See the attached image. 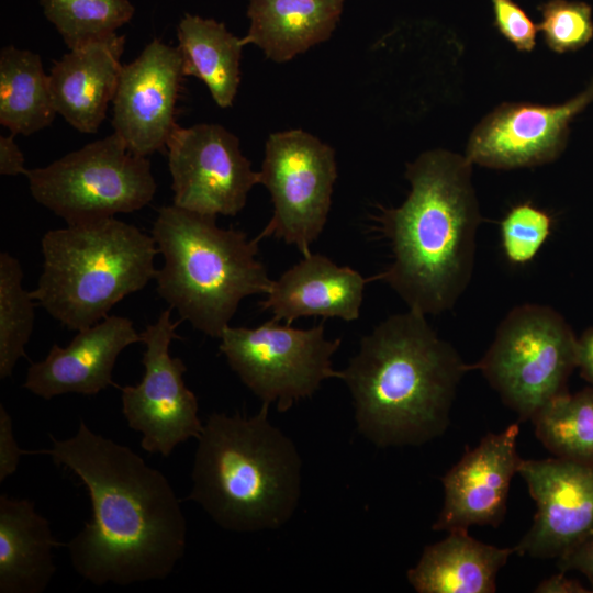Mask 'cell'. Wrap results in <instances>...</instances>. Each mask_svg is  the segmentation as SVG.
Segmentation results:
<instances>
[{
	"label": "cell",
	"mask_w": 593,
	"mask_h": 593,
	"mask_svg": "<svg viewBox=\"0 0 593 593\" xmlns=\"http://www.w3.org/2000/svg\"><path fill=\"white\" fill-rule=\"evenodd\" d=\"M593 101V81L558 105L503 103L473 130L466 148L471 164L494 169L533 167L563 150L569 124Z\"/></svg>",
	"instance_id": "cell-15"
},
{
	"label": "cell",
	"mask_w": 593,
	"mask_h": 593,
	"mask_svg": "<svg viewBox=\"0 0 593 593\" xmlns=\"http://www.w3.org/2000/svg\"><path fill=\"white\" fill-rule=\"evenodd\" d=\"M174 204L205 215L235 216L259 183L238 138L217 124L174 130L168 144Z\"/></svg>",
	"instance_id": "cell-12"
},
{
	"label": "cell",
	"mask_w": 593,
	"mask_h": 593,
	"mask_svg": "<svg viewBox=\"0 0 593 593\" xmlns=\"http://www.w3.org/2000/svg\"><path fill=\"white\" fill-rule=\"evenodd\" d=\"M43 271L32 298L70 331L108 316L125 296L155 278L159 253L153 236L108 217L46 232L41 239Z\"/></svg>",
	"instance_id": "cell-6"
},
{
	"label": "cell",
	"mask_w": 593,
	"mask_h": 593,
	"mask_svg": "<svg viewBox=\"0 0 593 593\" xmlns=\"http://www.w3.org/2000/svg\"><path fill=\"white\" fill-rule=\"evenodd\" d=\"M530 421L537 438L555 457L593 466V387L562 392Z\"/></svg>",
	"instance_id": "cell-25"
},
{
	"label": "cell",
	"mask_w": 593,
	"mask_h": 593,
	"mask_svg": "<svg viewBox=\"0 0 593 593\" xmlns=\"http://www.w3.org/2000/svg\"><path fill=\"white\" fill-rule=\"evenodd\" d=\"M514 547L481 542L468 530H452L443 540L424 548L407 580L418 593H493L496 575Z\"/></svg>",
	"instance_id": "cell-20"
},
{
	"label": "cell",
	"mask_w": 593,
	"mask_h": 593,
	"mask_svg": "<svg viewBox=\"0 0 593 593\" xmlns=\"http://www.w3.org/2000/svg\"><path fill=\"white\" fill-rule=\"evenodd\" d=\"M59 545L33 501L0 496V593L44 592L56 572L52 550Z\"/></svg>",
	"instance_id": "cell-21"
},
{
	"label": "cell",
	"mask_w": 593,
	"mask_h": 593,
	"mask_svg": "<svg viewBox=\"0 0 593 593\" xmlns=\"http://www.w3.org/2000/svg\"><path fill=\"white\" fill-rule=\"evenodd\" d=\"M471 366L426 315L409 310L379 323L339 371L358 432L378 447L419 446L441 436Z\"/></svg>",
	"instance_id": "cell-3"
},
{
	"label": "cell",
	"mask_w": 593,
	"mask_h": 593,
	"mask_svg": "<svg viewBox=\"0 0 593 593\" xmlns=\"http://www.w3.org/2000/svg\"><path fill=\"white\" fill-rule=\"evenodd\" d=\"M517 474L537 511L515 553L559 559L593 534V466L557 457L522 459Z\"/></svg>",
	"instance_id": "cell-13"
},
{
	"label": "cell",
	"mask_w": 593,
	"mask_h": 593,
	"mask_svg": "<svg viewBox=\"0 0 593 593\" xmlns=\"http://www.w3.org/2000/svg\"><path fill=\"white\" fill-rule=\"evenodd\" d=\"M518 434V423L501 433H488L441 478L444 505L432 526L434 530L449 533L501 524L511 481L522 460L516 450Z\"/></svg>",
	"instance_id": "cell-16"
},
{
	"label": "cell",
	"mask_w": 593,
	"mask_h": 593,
	"mask_svg": "<svg viewBox=\"0 0 593 593\" xmlns=\"http://www.w3.org/2000/svg\"><path fill=\"white\" fill-rule=\"evenodd\" d=\"M471 165L447 150L423 153L406 166L411 190L405 201L378 216L392 261L377 278L409 310L440 314L456 304L471 280L482 221Z\"/></svg>",
	"instance_id": "cell-2"
},
{
	"label": "cell",
	"mask_w": 593,
	"mask_h": 593,
	"mask_svg": "<svg viewBox=\"0 0 593 593\" xmlns=\"http://www.w3.org/2000/svg\"><path fill=\"white\" fill-rule=\"evenodd\" d=\"M578 368L593 387V327L578 338Z\"/></svg>",
	"instance_id": "cell-35"
},
{
	"label": "cell",
	"mask_w": 593,
	"mask_h": 593,
	"mask_svg": "<svg viewBox=\"0 0 593 593\" xmlns=\"http://www.w3.org/2000/svg\"><path fill=\"white\" fill-rule=\"evenodd\" d=\"M367 279L321 254H310L272 280L259 302L272 320L288 325L300 317L359 318Z\"/></svg>",
	"instance_id": "cell-18"
},
{
	"label": "cell",
	"mask_w": 593,
	"mask_h": 593,
	"mask_svg": "<svg viewBox=\"0 0 593 593\" xmlns=\"http://www.w3.org/2000/svg\"><path fill=\"white\" fill-rule=\"evenodd\" d=\"M177 326L170 309L146 326L141 333L145 346L143 379L136 385L121 388L123 415L128 426L142 434V448L164 457L177 445L198 439L203 429L198 399L183 380L187 367L169 354L171 342L179 338Z\"/></svg>",
	"instance_id": "cell-11"
},
{
	"label": "cell",
	"mask_w": 593,
	"mask_h": 593,
	"mask_svg": "<svg viewBox=\"0 0 593 593\" xmlns=\"http://www.w3.org/2000/svg\"><path fill=\"white\" fill-rule=\"evenodd\" d=\"M20 261L7 251L0 254V378L12 374L33 332L34 303L22 284Z\"/></svg>",
	"instance_id": "cell-27"
},
{
	"label": "cell",
	"mask_w": 593,
	"mask_h": 593,
	"mask_svg": "<svg viewBox=\"0 0 593 593\" xmlns=\"http://www.w3.org/2000/svg\"><path fill=\"white\" fill-rule=\"evenodd\" d=\"M534 591L536 593H588V592H591V590L586 589L579 581L568 578L562 571L542 580Z\"/></svg>",
	"instance_id": "cell-34"
},
{
	"label": "cell",
	"mask_w": 593,
	"mask_h": 593,
	"mask_svg": "<svg viewBox=\"0 0 593 593\" xmlns=\"http://www.w3.org/2000/svg\"><path fill=\"white\" fill-rule=\"evenodd\" d=\"M220 351L240 381L279 412L313 396L322 383L339 378L332 358L340 338L328 339L324 324L295 328L271 320L257 327L228 325Z\"/></svg>",
	"instance_id": "cell-9"
},
{
	"label": "cell",
	"mask_w": 593,
	"mask_h": 593,
	"mask_svg": "<svg viewBox=\"0 0 593 593\" xmlns=\"http://www.w3.org/2000/svg\"><path fill=\"white\" fill-rule=\"evenodd\" d=\"M52 441L36 454L74 472L91 502L90 522L66 545L76 572L96 585L167 578L187 546L186 517L167 478L82 421L75 436Z\"/></svg>",
	"instance_id": "cell-1"
},
{
	"label": "cell",
	"mask_w": 593,
	"mask_h": 593,
	"mask_svg": "<svg viewBox=\"0 0 593 593\" xmlns=\"http://www.w3.org/2000/svg\"><path fill=\"white\" fill-rule=\"evenodd\" d=\"M68 49L116 33L135 9L128 0H40Z\"/></svg>",
	"instance_id": "cell-26"
},
{
	"label": "cell",
	"mask_w": 593,
	"mask_h": 593,
	"mask_svg": "<svg viewBox=\"0 0 593 593\" xmlns=\"http://www.w3.org/2000/svg\"><path fill=\"white\" fill-rule=\"evenodd\" d=\"M492 7L500 33L518 51H533L539 29L527 13L513 0H492Z\"/></svg>",
	"instance_id": "cell-30"
},
{
	"label": "cell",
	"mask_w": 593,
	"mask_h": 593,
	"mask_svg": "<svg viewBox=\"0 0 593 593\" xmlns=\"http://www.w3.org/2000/svg\"><path fill=\"white\" fill-rule=\"evenodd\" d=\"M343 0H249L250 24L244 45L283 63L326 41L335 30Z\"/></svg>",
	"instance_id": "cell-22"
},
{
	"label": "cell",
	"mask_w": 593,
	"mask_h": 593,
	"mask_svg": "<svg viewBox=\"0 0 593 593\" xmlns=\"http://www.w3.org/2000/svg\"><path fill=\"white\" fill-rule=\"evenodd\" d=\"M25 176L32 197L68 225L141 210L157 189L148 158L114 132Z\"/></svg>",
	"instance_id": "cell-8"
},
{
	"label": "cell",
	"mask_w": 593,
	"mask_h": 593,
	"mask_svg": "<svg viewBox=\"0 0 593 593\" xmlns=\"http://www.w3.org/2000/svg\"><path fill=\"white\" fill-rule=\"evenodd\" d=\"M538 29L546 44L557 53L577 51L593 36L592 9L588 3L549 0L539 7Z\"/></svg>",
	"instance_id": "cell-28"
},
{
	"label": "cell",
	"mask_w": 593,
	"mask_h": 593,
	"mask_svg": "<svg viewBox=\"0 0 593 593\" xmlns=\"http://www.w3.org/2000/svg\"><path fill=\"white\" fill-rule=\"evenodd\" d=\"M558 568L562 572L579 571L584 574L593 592V534L584 541L558 559Z\"/></svg>",
	"instance_id": "cell-32"
},
{
	"label": "cell",
	"mask_w": 593,
	"mask_h": 593,
	"mask_svg": "<svg viewBox=\"0 0 593 593\" xmlns=\"http://www.w3.org/2000/svg\"><path fill=\"white\" fill-rule=\"evenodd\" d=\"M551 217L545 211L522 203L512 208L501 222V239L510 262L532 261L550 235Z\"/></svg>",
	"instance_id": "cell-29"
},
{
	"label": "cell",
	"mask_w": 593,
	"mask_h": 593,
	"mask_svg": "<svg viewBox=\"0 0 593 593\" xmlns=\"http://www.w3.org/2000/svg\"><path fill=\"white\" fill-rule=\"evenodd\" d=\"M36 454L21 449L14 438L13 422L3 404H0V482L12 475L22 455Z\"/></svg>",
	"instance_id": "cell-31"
},
{
	"label": "cell",
	"mask_w": 593,
	"mask_h": 593,
	"mask_svg": "<svg viewBox=\"0 0 593 593\" xmlns=\"http://www.w3.org/2000/svg\"><path fill=\"white\" fill-rule=\"evenodd\" d=\"M24 156L14 141V134L0 136V174L4 176L25 175Z\"/></svg>",
	"instance_id": "cell-33"
},
{
	"label": "cell",
	"mask_w": 593,
	"mask_h": 593,
	"mask_svg": "<svg viewBox=\"0 0 593 593\" xmlns=\"http://www.w3.org/2000/svg\"><path fill=\"white\" fill-rule=\"evenodd\" d=\"M125 35L116 33L69 49L49 71L56 112L81 133H96L113 100Z\"/></svg>",
	"instance_id": "cell-19"
},
{
	"label": "cell",
	"mask_w": 593,
	"mask_h": 593,
	"mask_svg": "<svg viewBox=\"0 0 593 593\" xmlns=\"http://www.w3.org/2000/svg\"><path fill=\"white\" fill-rule=\"evenodd\" d=\"M269 406L249 417L212 413L198 438L188 499L226 530L277 529L298 507L301 456Z\"/></svg>",
	"instance_id": "cell-4"
},
{
	"label": "cell",
	"mask_w": 593,
	"mask_h": 593,
	"mask_svg": "<svg viewBox=\"0 0 593 593\" xmlns=\"http://www.w3.org/2000/svg\"><path fill=\"white\" fill-rule=\"evenodd\" d=\"M177 47L155 38L122 65L113 103V132L130 152L147 157L167 148L183 77Z\"/></svg>",
	"instance_id": "cell-14"
},
{
	"label": "cell",
	"mask_w": 593,
	"mask_h": 593,
	"mask_svg": "<svg viewBox=\"0 0 593 593\" xmlns=\"http://www.w3.org/2000/svg\"><path fill=\"white\" fill-rule=\"evenodd\" d=\"M152 236L164 257L155 275L158 294L210 337L220 339L245 298L269 291L258 240L220 227L216 216L163 206Z\"/></svg>",
	"instance_id": "cell-5"
},
{
	"label": "cell",
	"mask_w": 593,
	"mask_h": 593,
	"mask_svg": "<svg viewBox=\"0 0 593 593\" xmlns=\"http://www.w3.org/2000/svg\"><path fill=\"white\" fill-rule=\"evenodd\" d=\"M139 342L130 318L108 315L77 332L68 346L53 345L42 361L31 363L23 387L45 400L66 393L96 395L113 384L112 371L122 350Z\"/></svg>",
	"instance_id": "cell-17"
},
{
	"label": "cell",
	"mask_w": 593,
	"mask_h": 593,
	"mask_svg": "<svg viewBox=\"0 0 593 593\" xmlns=\"http://www.w3.org/2000/svg\"><path fill=\"white\" fill-rule=\"evenodd\" d=\"M578 367V338L564 318L540 304L515 306L500 323L479 362L502 401L521 419H530L546 403L566 391Z\"/></svg>",
	"instance_id": "cell-7"
},
{
	"label": "cell",
	"mask_w": 593,
	"mask_h": 593,
	"mask_svg": "<svg viewBox=\"0 0 593 593\" xmlns=\"http://www.w3.org/2000/svg\"><path fill=\"white\" fill-rule=\"evenodd\" d=\"M49 77L40 55L5 46L0 53V123L29 136L51 125L55 115Z\"/></svg>",
	"instance_id": "cell-24"
},
{
	"label": "cell",
	"mask_w": 593,
	"mask_h": 593,
	"mask_svg": "<svg viewBox=\"0 0 593 593\" xmlns=\"http://www.w3.org/2000/svg\"><path fill=\"white\" fill-rule=\"evenodd\" d=\"M184 76L200 79L221 108L233 104L240 80L242 38L213 19L184 14L177 29Z\"/></svg>",
	"instance_id": "cell-23"
},
{
	"label": "cell",
	"mask_w": 593,
	"mask_h": 593,
	"mask_svg": "<svg viewBox=\"0 0 593 593\" xmlns=\"http://www.w3.org/2000/svg\"><path fill=\"white\" fill-rule=\"evenodd\" d=\"M258 172L273 213L256 239L275 237L310 255L331 210L337 178L334 149L302 130L277 132L266 142Z\"/></svg>",
	"instance_id": "cell-10"
}]
</instances>
